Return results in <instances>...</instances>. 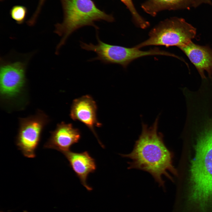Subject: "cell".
I'll use <instances>...</instances> for the list:
<instances>
[{"label": "cell", "instance_id": "obj_1", "mask_svg": "<svg viewBox=\"0 0 212 212\" xmlns=\"http://www.w3.org/2000/svg\"><path fill=\"white\" fill-rule=\"evenodd\" d=\"M188 132L196 137V144L189 185L182 199L193 208L212 211V117L195 122Z\"/></svg>", "mask_w": 212, "mask_h": 212}, {"label": "cell", "instance_id": "obj_2", "mask_svg": "<svg viewBox=\"0 0 212 212\" xmlns=\"http://www.w3.org/2000/svg\"><path fill=\"white\" fill-rule=\"evenodd\" d=\"M159 114L152 125L142 122V131L130 153L120 154L129 159L128 168L148 172L160 186H163L165 176L173 181L171 174L177 175L173 162V155L165 145L163 135L158 131Z\"/></svg>", "mask_w": 212, "mask_h": 212}, {"label": "cell", "instance_id": "obj_3", "mask_svg": "<svg viewBox=\"0 0 212 212\" xmlns=\"http://www.w3.org/2000/svg\"><path fill=\"white\" fill-rule=\"evenodd\" d=\"M63 11L62 22L55 25L54 32L62 37L58 44L56 54L64 44L69 36L79 29L86 26L99 27L96 21L104 20L109 22L114 21L111 14L100 10L92 0H60Z\"/></svg>", "mask_w": 212, "mask_h": 212}, {"label": "cell", "instance_id": "obj_4", "mask_svg": "<svg viewBox=\"0 0 212 212\" xmlns=\"http://www.w3.org/2000/svg\"><path fill=\"white\" fill-rule=\"evenodd\" d=\"M196 29L182 18L173 17L160 22L149 33L147 40L135 47L139 49L155 45L179 48L191 41L195 37Z\"/></svg>", "mask_w": 212, "mask_h": 212}, {"label": "cell", "instance_id": "obj_5", "mask_svg": "<svg viewBox=\"0 0 212 212\" xmlns=\"http://www.w3.org/2000/svg\"><path fill=\"white\" fill-rule=\"evenodd\" d=\"M96 31L97 44H87L80 41L81 48L87 51H93L97 55L96 57L89 61L98 60L104 64H118L126 68L131 62L140 57L147 56L164 54V51L158 48L145 51L140 50L135 47L129 48L108 44L100 39L98 32Z\"/></svg>", "mask_w": 212, "mask_h": 212}, {"label": "cell", "instance_id": "obj_6", "mask_svg": "<svg viewBox=\"0 0 212 212\" xmlns=\"http://www.w3.org/2000/svg\"><path fill=\"white\" fill-rule=\"evenodd\" d=\"M48 120L47 116L40 111L34 115L20 119L16 142L18 149L25 157H35L42 132Z\"/></svg>", "mask_w": 212, "mask_h": 212}, {"label": "cell", "instance_id": "obj_7", "mask_svg": "<svg viewBox=\"0 0 212 212\" xmlns=\"http://www.w3.org/2000/svg\"><path fill=\"white\" fill-rule=\"evenodd\" d=\"M26 64L16 61L3 63L0 68L1 95L10 99L21 92L26 82Z\"/></svg>", "mask_w": 212, "mask_h": 212}, {"label": "cell", "instance_id": "obj_8", "mask_svg": "<svg viewBox=\"0 0 212 212\" xmlns=\"http://www.w3.org/2000/svg\"><path fill=\"white\" fill-rule=\"evenodd\" d=\"M97 106L92 97L85 95L74 100L71 107L70 115L74 120H78L84 124L91 131L101 147L104 146L100 141L95 127H100L101 124L97 117Z\"/></svg>", "mask_w": 212, "mask_h": 212}, {"label": "cell", "instance_id": "obj_9", "mask_svg": "<svg viewBox=\"0 0 212 212\" xmlns=\"http://www.w3.org/2000/svg\"><path fill=\"white\" fill-rule=\"evenodd\" d=\"M51 133L44 148L55 149L62 153L69 150L73 145L79 142L81 137L79 130L73 127L71 124L64 122L58 124Z\"/></svg>", "mask_w": 212, "mask_h": 212}, {"label": "cell", "instance_id": "obj_10", "mask_svg": "<svg viewBox=\"0 0 212 212\" xmlns=\"http://www.w3.org/2000/svg\"><path fill=\"white\" fill-rule=\"evenodd\" d=\"M63 153L82 184L87 191H92V188L88 185L87 180L89 174L94 173L96 169L95 159L87 151L76 153L69 150Z\"/></svg>", "mask_w": 212, "mask_h": 212}, {"label": "cell", "instance_id": "obj_11", "mask_svg": "<svg viewBox=\"0 0 212 212\" xmlns=\"http://www.w3.org/2000/svg\"><path fill=\"white\" fill-rule=\"evenodd\" d=\"M194 65L203 80L206 78L204 71L209 78L212 77V49L207 46H201L192 42L179 48Z\"/></svg>", "mask_w": 212, "mask_h": 212}, {"label": "cell", "instance_id": "obj_12", "mask_svg": "<svg viewBox=\"0 0 212 212\" xmlns=\"http://www.w3.org/2000/svg\"><path fill=\"white\" fill-rule=\"evenodd\" d=\"M195 0H148L141 7L144 11L153 16L164 10H175L195 7Z\"/></svg>", "mask_w": 212, "mask_h": 212}, {"label": "cell", "instance_id": "obj_13", "mask_svg": "<svg viewBox=\"0 0 212 212\" xmlns=\"http://www.w3.org/2000/svg\"><path fill=\"white\" fill-rule=\"evenodd\" d=\"M120 0L129 10L132 15L133 21L137 26L142 29H145L149 26V22L146 21L139 14L132 0Z\"/></svg>", "mask_w": 212, "mask_h": 212}, {"label": "cell", "instance_id": "obj_14", "mask_svg": "<svg viewBox=\"0 0 212 212\" xmlns=\"http://www.w3.org/2000/svg\"><path fill=\"white\" fill-rule=\"evenodd\" d=\"M27 12V9L25 6L16 5L12 7L10 11V14L11 18L17 24H21L25 19Z\"/></svg>", "mask_w": 212, "mask_h": 212}, {"label": "cell", "instance_id": "obj_15", "mask_svg": "<svg viewBox=\"0 0 212 212\" xmlns=\"http://www.w3.org/2000/svg\"><path fill=\"white\" fill-rule=\"evenodd\" d=\"M45 1L46 0H39L38 6L33 16L29 20V22L30 24H35L37 17Z\"/></svg>", "mask_w": 212, "mask_h": 212}, {"label": "cell", "instance_id": "obj_16", "mask_svg": "<svg viewBox=\"0 0 212 212\" xmlns=\"http://www.w3.org/2000/svg\"><path fill=\"white\" fill-rule=\"evenodd\" d=\"M202 3L211 4V0H196L195 7H197Z\"/></svg>", "mask_w": 212, "mask_h": 212}, {"label": "cell", "instance_id": "obj_17", "mask_svg": "<svg viewBox=\"0 0 212 212\" xmlns=\"http://www.w3.org/2000/svg\"><path fill=\"white\" fill-rule=\"evenodd\" d=\"M1 0V1H3V0Z\"/></svg>", "mask_w": 212, "mask_h": 212}, {"label": "cell", "instance_id": "obj_18", "mask_svg": "<svg viewBox=\"0 0 212 212\" xmlns=\"http://www.w3.org/2000/svg\"></svg>", "mask_w": 212, "mask_h": 212}]
</instances>
